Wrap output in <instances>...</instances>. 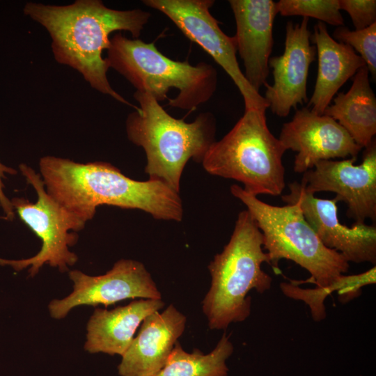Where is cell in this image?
Masks as SVG:
<instances>
[{
    "label": "cell",
    "instance_id": "ffe728a7",
    "mask_svg": "<svg viewBox=\"0 0 376 376\" xmlns=\"http://www.w3.org/2000/svg\"><path fill=\"white\" fill-rule=\"evenodd\" d=\"M233 350V345L226 333L216 347L205 354L198 349L187 352L178 341L166 364L153 376H227L226 361Z\"/></svg>",
    "mask_w": 376,
    "mask_h": 376
},
{
    "label": "cell",
    "instance_id": "4fadbf2b",
    "mask_svg": "<svg viewBox=\"0 0 376 376\" xmlns=\"http://www.w3.org/2000/svg\"><path fill=\"white\" fill-rule=\"evenodd\" d=\"M279 139L286 150L297 152L294 171L305 173L322 160L350 156L357 159L362 148L335 120L303 107L283 125Z\"/></svg>",
    "mask_w": 376,
    "mask_h": 376
},
{
    "label": "cell",
    "instance_id": "44dd1931",
    "mask_svg": "<svg viewBox=\"0 0 376 376\" xmlns=\"http://www.w3.org/2000/svg\"><path fill=\"white\" fill-rule=\"evenodd\" d=\"M375 266L370 269L359 274L352 276L343 275L334 285L328 288H318L314 290H304L299 288L295 283H283L281 285L283 292L288 297L302 300L307 304L313 318L320 321L326 316L324 306L325 297L333 291L338 290L339 295L343 297V300L356 297L360 288L375 283Z\"/></svg>",
    "mask_w": 376,
    "mask_h": 376
},
{
    "label": "cell",
    "instance_id": "7c38bea8",
    "mask_svg": "<svg viewBox=\"0 0 376 376\" xmlns=\"http://www.w3.org/2000/svg\"><path fill=\"white\" fill-rule=\"evenodd\" d=\"M289 194L282 196L285 203L297 202L306 220L322 243L340 253L349 262L376 263V227L374 225L354 224L348 227L338 217L336 198L322 199L306 192L300 182L288 185Z\"/></svg>",
    "mask_w": 376,
    "mask_h": 376
},
{
    "label": "cell",
    "instance_id": "603a6c76",
    "mask_svg": "<svg viewBox=\"0 0 376 376\" xmlns=\"http://www.w3.org/2000/svg\"><path fill=\"white\" fill-rule=\"evenodd\" d=\"M332 38L351 47L364 61L369 73L376 77V23L361 30H350L347 26H338Z\"/></svg>",
    "mask_w": 376,
    "mask_h": 376
},
{
    "label": "cell",
    "instance_id": "d4e9b609",
    "mask_svg": "<svg viewBox=\"0 0 376 376\" xmlns=\"http://www.w3.org/2000/svg\"><path fill=\"white\" fill-rule=\"evenodd\" d=\"M5 173L16 174L17 171L10 167H8L0 162V205L6 214V219L12 221L15 217L14 207L10 201L4 194V185L2 178H5Z\"/></svg>",
    "mask_w": 376,
    "mask_h": 376
},
{
    "label": "cell",
    "instance_id": "7402d4cb",
    "mask_svg": "<svg viewBox=\"0 0 376 376\" xmlns=\"http://www.w3.org/2000/svg\"><path fill=\"white\" fill-rule=\"evenodd\" d=\"M277 14L281 16H302L318 19L331 26L344 25L338 0H280L276 2Z\"/></svg>",
    "mask_w": 376,
    "mask_h": 376
},
{
    "label": "cell",
    "instance_id": "2e32d148",
    "mask_svg": "<svg viewBox=\"0 0 376 376\" xmlns=\"http://www.w3.org/2000/svg\"><path fill=\"white\" fill-rule=\"evenodd\" d=\"M187 318L173 304L164 311L148 315L136 337L122 356L118 366L120 376H153L166 364L178 339L183 334Z\"/></svg>",
    "mask_w": 376,
    "mask_h": 376
},
{
    "label": "cell",
    "instance_id": "30bf717a",
    "mask_svg": "<svg viewBox=\"0 0 376 376\" xmlns=\"http://www.w3.org/2000/svg\"><path fill=\"white\" fill-rule=\"evenodd\" d=\"M363 161L357 159L322 160L304 173L300 182L304 189L315 194L320 191L336 194L338 201L347 205V217L354 224L376 219V143L374 139L364 148Z\"/></svg>",
    "mask_w": 376,
    "mask_h": 376
},
{
    "label": "cell",
    "instance_id": "d6986e66",
    "mask_svg": "<svg viewBox=\"0 0 376 376\" xmlns=\"http://www.w3.org/2000/svg\"><path fill=\"white\" fill-rule=\"evenodd\" d=\"M323 114L337 121L362 148L375 139L376 97L366 65L353 76L350 89L346 93H338Z\"/></svg>",
    "mask_w": 376,
    "mask_h": 376
},
{
    "label": "cell",
    "instance_id": "ba28073f",
    "mask_svg": "<svg viewBox=\"0 0 376 376\" xmlns=\"http://www.w3.org/2000/svg\"><path fill=\"white\" fill-rule=\"evenodd\" d=\"M19 167L26 182L36 190L38 199L31 203L24 198H14L11 203L21 220L41 240L42 246L34 256L22 260L0 258V265L11 266L16 271L30 267L31 277L45 264L65 272L77 261V255L68 249L77 241L78 236L74 232L82 229L85 224L47 192L40 175L32 168L26 164Z\"/></svg>",
    "mask_w": 376,
    "mask_h": 376
},
{
    "label": "cell",
    "instance_id": "9a60e30c",
    "mask_svg": "<svg viewBox=\"0 0 376 376\" xmlns=\"http://www.w3.org/2000/svg\"><path fill=\"white\" fill-rule=\"evenodd\" d=\"M236 23L237 52L244 67V75L258 93L269 74L274 21L277 11L272 0H229Z\"/></svg>",
    "mask_w": 376,
    "mask_h": 376
},
{
    "label": "cell",
    "instance_id": "5bb4252c",
    "mask_svg": "<svg viewBox=\"0 0 376 376\" xmlns=\"http://www.w3.org/2000/svg\"><path fill=\"white\" fill-rule=\"evenodd\" d=\"M308 22L306 17L299 23L288 22L283 54L269 59L274 83L265 85L264 98L272 112L279 117L288 116L291 109H297L308 101V70L316 55L315 46L311 44Z\"/></svg>",
    "mask_w": 376,
    "mask_h": 376
},
{
    "label": "cell",
    "instance_id": "8fae6325",
    "mask_svg": "<svg viewBox=\"0 0 376 376\" xmlns=\"http://www.w3.org/2000/svg\"><path fill=\"white\" fill-rule=\"evenodd\" d=\"M73 291L49 304L51 316L65 318L73 308L102 304L106 307L127 299H162L150 272L139 261L121 259L103 275L89 276L79 270L69 272Z\"/></svg>",
    "mask_w": 376,
    "mask_h": 376
},
{
    "label": "cell",
    "instance_id": "7a4b0ae2",
    "mask_svg": "<svg viewBox=\"0 0 376 376\" xmlns=\"http://www.w3.org/2000/svg\"><path fill=\"white\" fill-rule=\"evenodd\" d=\"M24 13L43 26L52 38L57 62L77 70L99 92L136 109L111 86L102 57L114 31H129L138 39L150 13L141 9H111L99 0H78L68 6L27 3Z\"/></svg>",
    "mask_w": 376,
    "mask_h": 376
},
{
    "label": "cell",
    "instance_id": "277c9868",
    "mask_svg": "<svg viewBox=\"0 0 376 376\" xmlns=\"http://www.w3.org/2000/svg\"><path fill=\"white\" fill-rule=\"evenodd\" d=\"M264 263L269 264V258L263 234L249 211L243 210L229 242L208 265L211 285L202 304L210 329H226L250 315L249 291L263 294L272 286V277L262 269Z\"/></svg>",
    "mask_w": 376,
    "mask_h": 376
},
{
    "label": "cell",
    "instance_id": "ac0fdd59",
    "mask_svg": "<svg viewBox=\"0 0 376 376\" xmlns=\"http://www.w3.org/2000/svg\"><path fill=\"white\" fill-rule=\"evenodd\" d=\"M164 306L162 299H141L112 310L95 308L87 324L85 350L122 357L143 320Z\"/></svg>",
    "mask_w": 376,
    "mask_h": 376
},
{
    "label": "cell",
    "instance_id": "3957f363",
    "mask_svg": "<svg viewBox=\"0 0 376 376\" xmlns=\"http://www.w3.org/2000/svg\"><path fill=\"white\" fill-rule=\"evenodd\" d=\"M139 103L125 121L128 139L146 156L145 173L180 192V179L188 161L202 160L215 141L217 121L210 112L191 123L171 116L150 94L136 91Z\"/></svg>",
    "mask_w": 376,
    "mask_h": 376
},
{
    "label": "cell",
    "instance_id": "cb8c5ba5",
    "mask_svg": "<svg viewBox=\"0 0 376 376\" xmlns=\"http://www.w3.org/2000/svg\"><path fill=\"white\" fill-rule=\"evenodd\" d=\"M340 10L350 15L355 30H361L376 23L375 0H338Z\"/></svg>",
    "mask_w": 376,
    "mask_h": 376
},
{
    "label": "cell",
    "instance_id": "6da1fadb",
    "mask_svg": "<svg viewBox=\"0 0 376 376\" xmlns=\"http://www.w3.org/2000/svg\"><path fill=\"white\" fill-rule=\"evenodd\" d=\"M39 166L47 192L84 224L103 205L140 210L158 220L183 217L179 193L160 180H135L103 162L82 164L46 156Z\"/></svg>",
    "mask_w": 376,
    "mask_h": 376
},
{
    "label": "cell",
    "instance_id": "8992f818",
    "mask_svg": "<svg viewBox=\"0 0 376 376\" xmlns=\"http://www.w3.org/2000/svg\"><path fill=\"white\" fill-rule=\"evenodd\" d=\"M266 110H244L243 116L219 141H215L203 160L210 174L241 182L254 196L280 195L285 188L286 151L269 130Z\"/></svg>",
    "mask_w": 376,
    "mask_h": 376
},
{
    "label": "cell",
    "instance_id": "e0dca14e",
    "mask_svg": "<svg viewBox=\"0 0 376 376\" xmlns=\"http://www.w3.org/2000/svg\"><path fill=\"white\" fill-rule=\"evenodd\" d=\"M311 41L316 48L318 66L314 91L306 107L322 115L343 85L366 64L351 47L334 40L323 22L315 24Z\"/></svg>",
    "mask_w": 376,
    "mask_h": 376
},
{
    "label": "cell",
    "instance_id": "9c48e42d",
    "mask_svg": "<svg viewBox=\"0 0 376 376\" xmlns=\"http://www.w3.org/2000/svg\"><path fill=\"white\" fill-rule=\"evenodd\" d=\"M213 0H144L143 4L166 16L191 41L198 45L232 79L244 102V110L269 105L246 79L237 59L234 36H227L210 9Z\"/></svg>",
    "mask_w": 376,
    "mask_h": 376
},
{
    "label": "cell",
    "instance_id": "52a82bcc",
    "mask_svg": "<svg viewBox=\"0 0 376 376\" xmlns=\"http://www.w3.org/2000/svg\"><path fill=\"white\" fill-rule=\"evenodd\" d=\"M230 192L256 221L274 267H278L281 259L292 260L310 273L318 288L331 286L347 272L349 263L322 243L297 202L272 205L236 184L230 186Z\"/></svg>",
    "mask_w": 376,
    "mask_h": 376
},
{
    "label": "cell",
    "instance_id": "5b68a950",
    "mask_svg": "<svg viewBox=\"0 0 376 376\" xmlns=\"http://www.w3.org/2000/svg\"><path fill=\"white\" fill-rule=\"evenodd\" d=\"M107 50L109 68L123 75L136 91L149 93L158 102L168 99L172 107L194 111L216 91L218 75L213 65L172 60L155 42L129 39L118 32Z\"/></svg>",
    "mask_w": 376,
    "mask_h": 376
}]
</instances>
